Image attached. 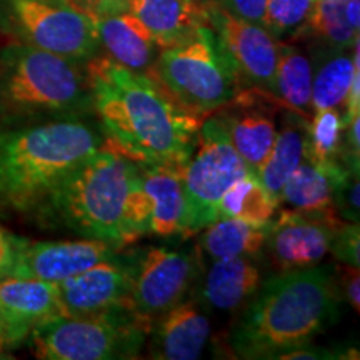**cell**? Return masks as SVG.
<instances>
[{
	"mask_svg": "<svg viewBox=\"0 0 360 360\" xmlns=\"http://www.w3.org/2000/svg\"><path fill=\"white\" fill-rule=\"evenodd\" d=\"M94 112L107 142L139 164L184 172L204 117L175 101L150 74L109 57L85 62Z\"/></svg>",
	"mask_w": 360,
	"mask_h": 360,
	"instance_id": "obj_1",
	"label": "cell"
},
{
	"mask_svg": "<svg viewBox=\"0 0 360 360\" xmlns=\"http://www.w3.org/2000/svg\"><path fill=\"white\" fill-rule=\"evenodd\" d=\"M340 295L327 267L278 272L262 282L229 334L233 357L278 359L339 321Z\"/></svg>",
	"mask_w": 360,
	"mask_h": 360,
	"instance_id": "obj_2",
	"label": "cell"
},
{
	"mask_svg": "<svg viewBox=\"0 0 360 360\" xmlns=\"http://www.w3.org/2000/svg\"><path fill=\"white\" fill-rule=\"evenodd\" d=\"M107 143L96 117L0 125V212L30 217L67 174Z\"/></svg>",
	"mask_w": 360,
	"mask_h": 360,
	"instance_id": "obj_3",
	"label": "cell"
},
{
	"mask_svg": "<svg viewBox=\"0 0 360 360\" xmlns=\"http://www.w3.org/2000/svg\"><path fill=\"white\" fill-rule=\"evenodd\" d=\"M137 172L139 162L107 143L67 174L30 217L45 229L124 249L135 242L127 205Z\"/></svg>",
	"mask_w": 360,
	"mask_h": 360,
	"instance_id": "obj_4",
	"label": "cell"
},
{
	"mask_svg": "<svg viewBox=\"0 0 360 360\" xmlns=\"http://www.w3.org/2000/svg\"><path fill=\"white\" fill-rule=\"evenodd\" d=\"M90 117L96 112L85 64L20 42L0 49V125Z\"/></svg>",
	"mask_w": 360,
	"mask_h": 360,
	"instance_id": "obj_5",
	"label": "cell"
},
{
	"mask_svg": "<svg viewBox=\"0 0 360 360\" xmlns=\"http://www.w3.org/2000/svg\"><path fill=\"white\" fill-rule=\"evenodd\" d=\"M150 75L180 105L202 117L224 109L242 92L209 24L199 25L180 42L160 49Z\"/></svg>",
	"mask_w": 360,
	"mask_h": 360,
	"instance_id": "obj_6",
	"label": "cell"
},
{
	"mask_svg": "<svg viewBox=\"0 0 360 360\" xmlns=\"http://www.w3.org/2000/svg\"><path fill=\"white\" fill-rule=\"evenodd\" d=\"M152 322L124 307L110 312L58 315L34 328L29 340L42 360H125L141 355Z\"/></svg>",
	"mask_w": 360,
	"mask_h": 360,
	"instance_id": "obj_7",
	"label": "cell"
},
{
	"mask_svg": "<svg viewBox=\"0 0 360 360\" xmlns=\"http://www.w3.org/2000/svg\"><path fill=\"white\" fill-rule=\"evenodd\" d=\"M0 29L15 42L82 64L101 47L92 17L72 0H0Z\"/></svg>",
	"mask_w": 360,
	"mask_h": 360,
	"instance_id": "obj_8",
	"label": "cell"
},
{
	"mask_svg": "<svg viewBox=\"0 0 360 360\" xmlns=\"http://www.w3.org/2000/svg\"><path fill=\"white\" fill-rule=\"evenodd\" d=\"M247 170L220 115L202 120L195 150L182 172L187 205L186 236H195L219 219L224 192Z\"/></svg>",
	"mask_w": 360,
	"mask_h": 360,
	"instance_id": "obj_9",
	"label": "cell"
},
{
	"mask_svg": "<svg viewBox=\"0 0 360 360\" xmlns=\"http://www.w3.org/2000/svg\"><path fill=\"white\" fill-rule=\"evenodd\" d=\"M207 24L214 29L222 51L236 72L242 90L274 96L278 40L255 22L232 15L212 0H205ZM277 101V98H276Z\"/></svg>",
	"mask_w": 360,
	"mask_h": 360,
	"instance_id": "obj_10",
	"label": "cell"
},
{
	"mask_svg": "<svg viewBox=\"0 0 360 360\" xmlns=\"http://www.w3.org/2000/svg\"><path fill=\"white\" fill-rule=\"evenodd\" d=\"M127 222L135 240L143 236H186L187 205L182 172L139 164L129 195Z\"/></svg>",
	"mask_w": 360,
	"mask_h": 360,
	"instance_id": "obj_11",
	"label": "cell"
},
{
	"mask_svg": "<svg viewBox=\"0 0 360 360\" xmlns=\"http://www.w3.org/2000/svg\"><path fill=\"white\" fill-rule=\"evenodd\" d=\"M199 276L197 252L167 247L148 249L139 257L130 305L141 317L154 322L188 299Z\"/></svg>",
	"mask_w": 360,
	"mask_h": 360,
	"instance_id": "obj_12",
	"label": "cell"
},
{
	"mask_svg": "<svg viewBox=\"0 0 360 360\" xmlns=\"http://www.w3.org/2000/svg\"><path fill=\"white\" fill-rule=\"evenodd\" d=\"M342 224L335 209L282 210L269 225L264 249L278 272L314 267L330 254L332 240Z\"/></svg>",
	"mask_w": 360,
	"mask_h": 360,
	"instance_id": "obj_13",
	"label": "cell"
},
{
	"mask_svg": "<svg viewBox=\"0 0 360 360\" xmlns=\"http://www.w3.org/2000/svg\"><path fill=\"white\" fill-rule=\"evenodd\" d=\"M139 257L120 252L84 272L56 283L62 315L85 317L130 307Z\"/></svg>",
	"mask_w": 360,
	"mask_h": 360,
	"instance_id": "obj_14",
	"label": "cell"
},
{
	"mask_svg": "<svg viewBox=\"0 0 360 360\" xmlns=\"http://www.w3.org/2000/svg\"><path fill=\"white\" fill-rule=\"evenodd\" d=\"M119 247L94 238L29 240L20 238L11 276L57 283L117 257Z\"/></svg>",
	"mask_w": 360,
	"mask_h": 360,
	"instance_id": "obj_15",
	"label": "cell"
},
{
	"mask_svg": "<svg viewBox=\"0 0 360 360\" xmlns=\"http://www.w3.org/2000/svg\"><path fill=\"white\" fill-rule=\"evenodd\" d=\"M62 315L56 283L6 276L0 278V339L13 350L35 327Z\"/></svg>",
	"mask_w": 360,
	"mask_h": 360,
	"instance_id": "obj_16",
	"label": "cell"
},
{
	"mask_svg": "<svg viewBox=\"0 0 360 360\" xmlns=\"http://www.w3.org/2000/svg\"><path fill=\"white\" fill-rule=\"evenodd\" d=\"M260 96L262 92L242 90L236 101L220 109L219 114L233 148L247 169L255 174L277 137L276 112L265 105V101H260Z\"/></svg>",
	"mask_w": 360,
	"mask_h": 360,
	"instance_id": "obj_17",
	"label": "cell"
},
{
	"mask_svg": "<svg viewBox=\"0 0 360 360\" xmlns=\"http://www.w3.org/2000/svg\"><path fill=\"white\" fill-rule=\"evenodd\" d=\"M210 326L199 300H184L152 322L150 359L197 360L210 340Z\"/></svg>",
	"mask_w": 360,
	"mask_h": 360,
	"instance_id": "obj_18",
	"label": "cell"
},
{
	"mask_svg": "<svg viewBox=\"0 0 360 360\" xmlns=\"http://www.w3.org/2000/svg\"><path fill=\"white\" fill-rule=\"evenodd\" d=\"M90 17L96 27L98 45L105 49L109 58L130 70L150 74L160 45L141 19L129 11Z\"/></svg>",
	"mask_w": 360,
	"mask_h": 360,
	"instance_id": "obj_19",
	"label": "cell"
},
{
	"mask_svg": "<svg viewBox=\"0 0 360 360\" xmlns=\"http://www.w3.org/2000/svg\"><path fill=\"white\" fill-rule=\"evenodd\" d=\"M352 174L340 159L319 162L304 157L281 192V205L295 210L334 209L335 195Z\"/></svg>",
	"mask_w": 360,
	"mask_h": 360,
	"instance_id": "obj_20",
	"label": "cell"
},
{
	"mask_svg": "<svg viewBox=\"0 0 360 360\" xmlns=\"http://www.w3.org/2000/svg\"><path fill=\"white\" fill-rule=\"evenodd\" d=\"M262 282V272L252 257L217 259L205 272L199 302L219 312H236L257 294Z\"/></svg>",
	"mask_w": 360,
	"mask_h": 360,
	"instance_id": "obj_21",
	"label": "cell"
},
{
	"mask_svg": "<svg viewBox=\"0 0 360 360\" xmlns=\"http://www.w3.org/2000/svg\"><path fill=\"white\" fill-rule=\"evenodd\" d=\"M125 11L141 19L160 49L195 32L205 19V0H124Z\"/></svg>",
	"mask_w": 360,
	"mask_h": 360,
	"instance_id": "obj_22",
	"label": "cell"
},
{
	"mask_svg": "<svg viewBox=\"0 0 360 360\" xmlns=\"http://www.w3.org/2000/svg\"><path fill=\"white\" fill-rule=\"evenodd\" d=\"M307 117L287 109L283 112V125L277 130V137L265 157L257 175L270 195L281 204L283 184L299 167L305 157V137H307Z\"/></svg>",
	"mask_w": 360,
	"mask_h": 360,
	"instance_id": "obj_23",
	"label": "cell"
},
{
	"mask_svg": "<svg viewBox=\"0 0 360 360\" xmlns=\"http://www.w3.org/2000/svg\"><path fill=\"white\" fill-rule=\"evenodd\" d=\"M359 40L350 49L328 47L312 65V110L340 109L355 70L360 69Z\"/></svg>",
	"mask_w": 360,
	"mask_h": 360,
	"instance_id": "obj_24",
	"label": "cell"
},
{
	"mask_svg": "<svg viewBox=\"0 0 360 360\" xmlns=\"http://www.w3.org/2000/svg\"><path fill=\"white\" fill-rule=\"evenodd\" d=\"M274 96L287 109L307 119L312 117V62L299 49L283 42H278Z\"/></svg>",
	"mask_w": 360,
	"mask_h": 360,
	"instance_id": "obj_25",
	"label": "cell"
},
{
	"mask_svg": "<svg viewBox=\"0 0 360 360\" xmlns=\"http://www.w3.org/2000/svg\"><path fill=\"white\" fill-rule=\"evenodd\" d=\"M269 225H254L237 219L219 217L199 232L200 249L214 260L255 257L264 250Z\"/></svg>",
	"mask_w": 360,
	"mask_h": 360,
	"instance_id": "obj_26",
	"label": "cell"
},
{
	"mask_svg": "<svg viewBox=\"0 0 360 360\" xmlns=\"http://www.w3.org/2000/svg\"><path fill=\"white\" fill-rule=\"evenodd\" d=\"M281 204L270 195L252 170L238 177L219 202V217L237 219L254 225H269Z\"/></svg>",
	"mask_w": 360,
	"mask_h": 360,
	"instance_id": "obj_27",
	"label": "cell"
},
{
	"mask_svg": "<svg viewBox=\"0 0 360 360\" xmlns=\"http://www.w3.org/2000/svg\"><path fill=\"white\" fill-rule=\"evenodd\" d=\"M349 0H317L304 34L321 39L328 47L350 49L359 40V30L349 24L345 4Z\"/></svg>",
	"mask_w": 360,
	"mask_h": 360,
	"instance_id": "obj_28",
	"label": "cell"
},
{
	"mask_svg": "<svg viewBox=\"0 0 360 360\" xmlns=\"http://www.w3.org/2000/svg\"><path fill=\"white\" fill-rule=\"evenodd\" d=\"M345 122L339 109L315 110L309 119L305 157L327 162L340 159Z\"/></svg>",
	"mask_w": 360,
	"mask_h": 360,
	"instance_id": "obj_29",
	"label": "cell"
},
{
	"mask_svg": "<svg viewBox=\"0 0 360 360\" xmlns=\"http://www.w3.org/2000/svg\"><path fill=\"white\" fill-rule=\"evenodd\" d=\"M315 2L317 0H267L262 27L278 42L299 37L305 32Z\"/></svg>",
	"mask_w": 360,
	"mask_h": 360,
	"instance_id": "obj_30",
	"label": "cell"
},
{
	"mask_svg": "<svg viewBox=\"0 0 360 360\" xmlns=\"http://www.w3.org/2000/svg\"><path fill=\"white\" fill-rule=\"evenodd\" d=\"M359 247H360V233L359 222L342 224L337 229L334 240H332L330 252L335 255L337 260H340L344 265L359 269Z\"/></svg>",
	"mask_w": 360,
	"mask_h": 360,
	"instance_id": "obj_31",
	"label": "cell"
},
{
	"mask_svg": "<svg viewBox=\"0 0 360 360\" xmlns=\"http://www.w3.org/2000/svg\"><path fill=\"white\" fill-rule=\"evenodd\" d=\"M359 175H350L347 184L335 195L334 209L350 222H359Z\"/></svg>",
	"mask_w": 360,
	"mask_h": 360,
	"instance_id": "obj_32",
	"label": "cell"
},
{
	"mask_svg": "<svg viewBox=\"0 0 360 360\" xmlns=\"http://www.w3.org/2000/svg\"><path fill=\"white\" fill-rule=\"evenodd\" d=\"M212 2L232 15L262 25L264 8L267 0H212Z\"/></svg>",
	"mask_w": 360,
	"mask_h": 360,
	"instance_id": "obj_33",
	"label": "cell"
},
{
	"mask_svg": "<svg viewBox=\"0 0 360 360\" xmlns=\"http://www.w3.org/2000/svg\"><path fill=\"white\" fill-rule=\"evenodd\" d=\"M345 354H354V350H344V349H323V347H314L312 342L310 344L300 345V347L290 349L287 352H283L278 359H289V360H299V359H314V360H322V359H350Z\"/></svg>",
	"mask_w": 360,
	"mask_h": 360,
	"instance_id": "obj_34",
	"label": "cell"
},
{
	"mask_svg": "<svg viewBox=\"0 0 360 360\" xmlns=\"http://www.w3.org/2000/svg\"><path fill=\"white\" fill-rule=\"evenodd\" d=\"M339 289V295L342 300H347L355 312H360V276L359 269L349 267L345 265L344 272H342L340 283L337 285Z\"/></svg>",
	"mask_w": 360,
	"mask_h": 360,
	"instance_id": "obj_35",
	"label": "cell"
},
{
	"mask_svg": "<svg viewBox=\"0 0 360 360\" xmlns=\"http://www.w3.org/2000/svg\"><path fill=\"white\" fill-rule=\"evenodd\" d=\"M20 238L11 233L0 225V278L11 276L13 262H15L17 250H19Z\"/></svg>",
	"mask_w": 360,
	"mask_h": 360,
	"instance_id": "obj_36",
	"label": "cell"
},
{
	"mask_svg": "<svg viewBox=\"0 0 360 360\" xmlns=\"http://www.w3.org/2000/svg\"><path fill=\"white\" fill-rule=\"evenodd\" d=\"M79 8L87 12L89 15H98V13L125 11L124 0H72Z\"/></svg>",
	"mask_w": 360,
	"mask_h": 360,
	"instance_id": "obj_37",
	"label": "cell"
},
{
	"mask_svg": "<svg viewBox=\"0 0 360 360\" xmlns=\"http://www.w3.org/2000/svg\"><path fill=\"white\" fill-rule=\"evenodd\" d=\"M8 352H11V350L7 349L6 342L0 339V359H12V355H8Z\"/></svg>",
	"mask_w": 360,
	"mask_h": 360,
	"instance_id": "obj_38",
	"label": "cell"
}]
</instances>
